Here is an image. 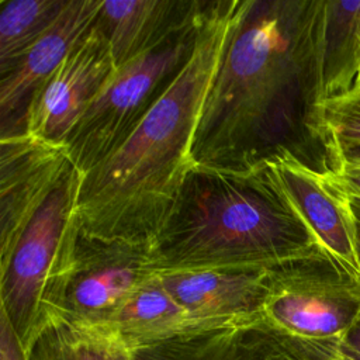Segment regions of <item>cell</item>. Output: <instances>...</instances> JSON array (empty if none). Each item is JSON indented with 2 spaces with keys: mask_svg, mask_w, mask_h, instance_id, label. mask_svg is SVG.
<instances>
[{
  "mask_svg": "<svg viewBox=\"0 0 360 360\" xmlns=\"http://www.w3.org/2000/svg\"><path fill=\"white\" fill-rule=\"evenodd\" d=\"M309 0H238L193 145L194 165L250 170L309 136ZM301 158V156H300Z\"/></svg>",
  "mask_w": 360,
  "mask_h": 360,
  "instance_id": "obj_1",
  "label": "cell"
},
{
  "mask_svg": "<svg viewBox=\"0 0 360 360\" xmlns=\"http://www.w3.org/2000/svg\"><path fill=\"white\" fill-rule=\"evenodd\" d=\"M236 4L208 1L187 62L124 142L83 174L77 211L84 236L155 245L194 167L195 132Z\"/></svg>",
  "mask_w": 360,
  "mask_h": 360,
  "instance_id": "obj_2",
  "label": "cell"
},
{
  "mask_svg": "<svg viewBox=\"0 0 360 360\" xmlns=\"http://www.w3.org/2000/svg\"><path fill=\"white\" fill-rule=\"evenodd\" d=\"M322 248L266 165L226 170L194 165L152 246L159 273L273 269Z\"/></svg>",
  "mask_w": 360,
  "mask_h": 360,
  "instance_id": "obj_3",
  "label": "cell"
},
{
  "mask_svg": "<svg viewBox=\"0 0 360 360\" xmlns=\"http://www.w3.org/2000/svg\"><path fill=\"white\" fill-rule=\"evenodd\" d=\"M83 173L72 165L0 263V311L22 347L45 315L55 314L82 235L77 201Z\"/></svg>",
  "mask_w": 360,
  "mask_h": 360,
  "instance_id": "obj_4",
  "label": "cell"
},
{
  "mask_svg": "<svg viewBox=\"0 0 360 360\" xmlns=\"http://www.w3.org/2000/svg\"><path fill=\"white\" fill-rule=\"evenodd\" d=\"M207 6L200 1L152 48L114 69L65 141L72 163L83 174L124 142L187 62Z\"/></svg>",
  "mask_w": 360,
  "mask_h": 360,
  "instance_id": "obj_5",
  "label": "cell"
},
{
  "mask_svg": "<svg viewBox=\"0 0 360 360\" xmlns=\"http://www.w3.org/2000/svg\"><path fill=\"white\" fill-rule=\"evenodd\" d=\"M360 314V280L323 249L269 271L262 319L312 360H339Z\"/></svg>",
  "mask_w": 360,
  "mask_h": 360,
  "instance_id": "obj_6",
  "label": "cell"
},
{
  "mask_svg": "<svg viewBox=\"0 0 360 360\" xmlns=\"http://www.w3.org/2000/svg\"><path fill=\"white\" fill-rule=\"evenodd\" d=\"M152 249L80 235L75 264L55 314L108 323L135 292L159 277Z\"/></svg>",
  "mask_w": 360,
  "mask_h": 360,
  "instance_id": "obj_7",
  "label": "cell"
},
{
  "mask_svg": "<svg viewBox=\"0 0 360 360\" xmlns=\"http://www.w3.org/2000/svg\"><path fill=\"white\" fill-rule=\"evenodd\" d=\"M114 69L108 41L96 20L90 31L31 97L24 114V131L41 141L65 145Z\"/></svg>",
  "mask_w": 360,
  "mask_h": 360,
  "instance_id": "obj_8",
  "label": "cell"
},
{
  "mask_svg": "<svg viewBox=\"0 0 360 360\" xmlns=\"http://www.w3.org/2000/svg\"><path fill=\"white\" fill-rule=\"evenodd\" d=\"M266 167L318 245L360 280L353 214L336 176L329 169L312 167L292 152L274 156Z\"/></svg>",
  "mask_w": 360,
  "mask_h": 360,
  "instance_id": "obj_9",
  "label": "cell"
},
{
  "mask_svg": "<svg viewBox=\"0 0 360 360\" xmlns=\"http://www.w3.org/2000/svg\"><path fill=\"white\" fill-rule=\"evenodd\" d=\"M65 145L51 143L25 131L1 135L0 142V263L53 187L72 166Z\"/></svg>",
  "mask_w": 360,
  "mask_h": 360,
  "instance_id": "obj_10",
  "label": "cell"
},
{
  "mask_svg": "<svg viewBox=\"0 0 360 360\" xmlns=\"http://www.w3.org/2000/svg\"><path fill=\"white\" fill-rule=\"evenodd\" d=\"M308 38L314 110L360 93V1L309 0Z\"/></svg>",
  "mask_w": 360,
  "mask_h": 360,
  "instance_id": "obj_11",
  "label": "cell"
},
{
  "mask_svg": "<svg viewBox=\"0 0 360 360\" xmlns=\"http://www.w3.org/2000/svg\"><path fill=\"white\" fill-rule=\"evenodd\" d=\"M103 0H69L60 15L0 82L1 135L24 131L34 93L94 25Z\"/></svg>",
  "mask_w": 360,
  "mask_h": 360,
  "instance_id": "obj_12",
  "label": "cell"
},
{
  "mask_svg": "<svg viewBox=\"0 0 360 360\" xmlns=\"http://www.w3.org/2000/svg\"><path fill=\"white\" fill-rule=\"evenodd\" d=\"M270 269H200L160 273L163 287L208 326L262 318Z\"/></svg>",
  "mask_w": 360,
  "mask_h": 360,
  "instance_id": "obj_13",
  "label": "cell"
},
{
  "mask_svg": "<svg viewBox=\"0 0 360 360\" xmlns=\"http://www.w3.org/2000/svg\"><path fill=\"white\" fill-rule=\"evenodd\" d=\"M132 360H312L262 318L201 329L132 350Z\"/></svg>",
  "mask_w": 360,
  "mask_h": 360,
  "instance_id": "obj_14",
  "label": "cell"
},
{
  "mask_svg": "<svg viewBox=\"0 0 360 360\" xmlns=\"http://www.w3.org/2000/svg\"><path fill=\"white\" fill-rule=\"evenodd\" d=\"M200 1L103 0L97 22L115 68L152 48L195 10Z\"/></svg>",
  "mask_w": 360,
  "mask_h": 360,
  "instance_id": "obj_15",
  "label": "cell"
},
{
  "mask_svg": "<svg viewBox=\"0 0 360 360\" xmlns=\"http://www.w3.org/2000/svg\"><path fill=\"white\" fill-rule=\"evenodd\" d=\"M24 353L25 360H132V349L112 326L60 314L39 319Z\"/></svg>",
  "mask_w": 360,
  "mask_h": 360,
  "instance_id": "obj_16",
  "label": "cell"
},
{
  "mask_svg": "<svg viewBox=\"0 0 360 360\" xmlns=\"http://www.w3.org/2000/svg\"><path fill=\"white\" fill-rule=\"evenodd\" d=\"M107 325L112 326L132 350L214 328L194 319L163 287L160 274L135 292Z\"/></svg>",
  "mask_w": 360,
  "mask_h": 360,
  "instance_id": "obj_17",
  "label": "cell"
},
{
  "mask_svg": "<svg viewBox=\"0 0 360 360\" xmlns=\"http://www.w3.org/2000/svg\"><path fill=\"white\" fill-rule=\"evenodd\" d=\"M69 0H1L0 68L7 75L55 22Z\"/></svg>",
  "mask_w": 360,
  "mask_h": 360,
  "instance_id": "obj_18",
  "label": "cell"
},
{
  "mask_svg": "<svg viewBox=\"0 0 360 360\" xmlns=\"http://www.w3.org/2000/svg\"><path fill=\"white\" fill-rule=\"evenodd\" d=\"M309 135L322 145L326 158L360 146V93L318 105L311 117Z\"/></svg>",
  "mask_w": 360,
  "mask_h": 360,
  "instance_id": "obj_19",
  "label": "cell"
},
{
  "mask_svg": "<svg viewBox=\"0 0 360 360\" xmlns=\"http://www.w3.org/2000/svg\"><path fill=\"white\" fill-rule=\"evenodd\" d=\"M0 360H25L24 347L7 316L0 311Z\"/></svg>",
  "mask_w": 360,
  "mask_h": 360,
  "instance_id": "obj_20",
  "label": "cell"
},
{
  "mask_svg": "<svg viewBox=\"0 0 360 360\" xmlns=\"http://www.w3.org/2000/svg\"><path fill=\"white\" fill-rule=\"evenodd\" d=\"M339 360H360V314L343 343Z\"/></svg>",
  "mask_w": 360,
  "mask_h": 360,
  "instance_id": "obj_21",
  "label": "cell"
},
{
  "mask_svg": "<svg viewBox=\"0 0 360 360\" xmlns=\"http://www.w3.org/2000/svg\"><path fill=\"white\" fill-rule=\"evenodd\" d=\"M330 172L336 176L338 181L346 191L360 195V167L340 166Z\"/></svg>",
  "mask_w": 360,
  "mask_h": 360,
  "instance_id": "obj_22",
  "label": "cell"
},
{
  "mask_svg": "<svg viewBox=\"0 0 360 360\" xmlns=\"http://www.w3.org/2000/svg\"><path fill=\"white\" fill-rule=\"evenodd\" d=\"M340 166H350V167H360V146L349 148L340 152H336L328 158V165L325 169L335 170Z\"/></svg>",
  "mask_w": 360,
  "mask_h": 360,
  "instance_id": "obj_23",
  "label": "cell"
},
{
  "mask_svg": "<svg viewBox=\"0 0 360 360\" xmlns=\"http://www.w3.org/2000/svg\"><path fill=\"white\" fill-rule=\"evenodd\" d=\"M342 186V184H340ZM345 190V188H343ZM346 191V190H345ZM350 210L353 214V221H354V228H356V245H357V255H359V262H360V195L353 194L346 191Z\"/></svg>",
  "mask_w": 360,
  "mask_h": 360,
  "instance_id": "obj_24",
  "label": "cell"
}]
</instances>
